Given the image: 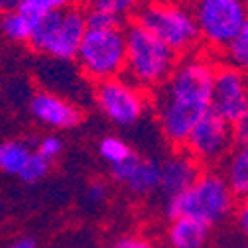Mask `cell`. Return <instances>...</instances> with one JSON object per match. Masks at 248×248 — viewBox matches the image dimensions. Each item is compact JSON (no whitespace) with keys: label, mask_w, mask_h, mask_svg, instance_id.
Returning <instances> with one entry per match:
<instances>
[{"label":"cell","mask_w":248,"mask_h":248,"mask_svg":"<svg viewBox=\"0 0 248 248\" xmlns=\"http://www.w3.org/2000/svg\"><path fill=\"white\" fill-rule=\"evenodd\" d=\"M217 65L201 55L179 61L170 81L158 89L156 110L164 138L183 148L197 122L213 110V83Z\"/></svg>","instance_id":"obj_1"},{"label":"cell","mask_w":248,"mask_h":248,"mask_svg":"<svg viewBox=\"0 0 248 248\" xmlns=\"http://www.w3.org/2000/svg\"><path fill=\"white\" fill-rule=\"evenodd\" d=\"M179 65L175 53L158 36L142 24L134 22L126 28V79L144 91L162 89Z\"/></svg>","instance_id":"obj_2"},{"label":"cell","mask_w":248,"mask_h":248,"mask_svg":"<svg viewBox=\"0 0 248 248\" xmlns=\"http://www.w3.org/2000/svg\"><path fill=\"white\" fill-rule=\"evenodd\" d=\"M238 199L231 191L229 183L221 171L207 170L187 191L175 197H168L166 215L173 221L177 217H193L211 227L225 223L229 217H234Z\"/></svg>","instance_id":"obj_3"},{"label":"cell","mask_w":248,"mask_h":248,"mask_svg":"<svg viewBox=\"0 0 248 248\" xmlns=\"http://www.w3.org/2000/svg\"><path fill=\"white\" fill-rule=\"evenodd\" d=\"M136 22L168 44L175 53H189L201 40L191 8L177 0H152L140 6Z\"/></svg>","instance_id":"obj_4"},{"label":"cell","mask_w":248,"mask_h":248,"mask_svg":"<svg viewBox=\"0 0 248 248\" xmlns=\"http://www.w3.org/2000/svg\"><path fill=\"white\" fill-rule=\"evenodd\" d=\"M75 61L83 75L97 83L120 77L126 69V30L89 28Z\"/></svg>","instance_id":"obj_5"},{"label":"cell","mask_w":248,"mask_h":248,"mask_svg":"<svg viewBox=\"0 0 248 248\" xmlns=\"http://www.w3.org/2000/svg\"><path fill=\"white\" fill-rule=\"evenodd\" d=\"M87 30V10H83L79 4H71L65 10L46 16L38 24L30 46L51 59L73 61Z\"/></svg>","instance_id":"obj_6"},{"label":"cell","mask_w":248,"mask_h":248,"mask_svg":"<svg viewBox=\"0 0 248 248\" xmlns=\"http://www.w3.org/2000/svg\"><path fill=\"white\" fill-rule=\"evenodd\" d=\"M189 8L201 42L217 51H223L248 24L246 0H191Z\"/></svg>","instance_id":"obj_7"},{"label":"cell","mask_w":248,"mask_h":248,"mask_svg":"<svg viewBox=\"0 0 248 248\" xmlns=\"http://www.w3.org/2000/svg\"><path fill=\"white\" fill-rule=\"evenodd\" d=\"M142 91L144 89L134 85L130 79L114 77L101 81L95 89L97 107L116 126H134L148 108V99Z\"/></svg>","instance_id":"obj_8"},{"label":"cell","mask_w":248,"mask_h":248,"mask_svg":"<svg viewBox=\"0 0 248 248\" xmlns=\"http://www.w3.org/2000/svg\"><path fill=\"white\" fill-rule=\"evenodd\" d=\"M201 166L223 164L234 148L232 124L217 112L203 116L183 146Z\"/></svg>","instance_id":"obj_9"},{"label":"cell","mask_w":248,"mask_h":248,"mask_svg":"<svg viewBox=\"0 0 248 248\" xmlns=\"http://www.w3.org/2000/svg\"><path fill=\"white\" fill-rule=\"evenodd\" d=\"M213 112L236 124L248 112V77L246 73L223 63L217 65L213 83Z\"/></svg>","instance_id":"obj_10"},{"label":"cell","mask_w":248,"mask_h":248,"mask_svg":"<svg viewBox=\"0 0 248 248\" xmlns=\"http://www.w3.org/2000/svg\"><path fill=\"white\" fill-rule=\"evenodd\" d=\"M30 112L42 124L57 130L73 128L81 122V110L67 99L49 91H42L30 101Z\"/></svg>","instance_id":"obj_11"},{"label":"cell","mask_w":248,"mask_h":248,"mask_svg":"<svg viewBox=\"0 0 248 248\" xmlns=\"http://www.w3.org/2000/svg\"><path fill=\"white\" fill-rule=\"evenodd\" d=\"M201 173V164L185 148L183 152H173L162 162V191L166 197H175L187 191Z\"/></svg>","instance_id":"obj_12"},{"label":"cell","mask_w":248,"mask_h":248,"mask_svg":"<svg viewBox=\"0 0 248 248\" xmlns=\"http://www.w3.org/2000/svg\"><path fill=\"white\" fill-rule=\"evenodd\" d=\"M211 225L193 217H177L170 221L168 244L170 248H205L211 238Z\"/></svg>","instance_id":"obj_13"},{"label":"cell","mask_w":248,"mask_h":248,"mask_svg":"<svg viewBox=\"0 0 248 248\" xmlns=\"http://www.w3.org/2000/svg\"><path fill=\"white\" fill-rule=\"evenodd\" d=\"M124 185L138 197H146L162 189V162L154 158H140Z\"/></svg>","instance_id":"obj_14"},{"label":"cell","mask_w":248,"mask_h":248,"mask_svg":"<svg viewBox=\"0 0 248 248\" xmlns=\"http://www.w3.org/2000/svg\"><path fill=\"white\" fill-rule=\"evenodd\" d=\"M221 173L238 201L248 199V148L234 146L223 162Z\"/></svg>","instance_id":"obj_15"},{"label":"cell","mask_w":248,"mask_h":248,"mask_svg":"<svg viewBox=\"0 0 248 248\" xmlns=\"http://www.w3.org/2000/svg\"><path fill=\"white\" fill-rule=\"evenodd\" d=\"M38 24L40 22L36 18H32L20 8L0 18V30H2V34L14 42H28L30 44Z\"/></svg>","instance_id":"obj_16"},{"label":"cell","mask_w":248,"mask_h":248,"mask_svg":"<svg viewBox=\"0 0 248 248\" xmlns=\"http://www.w3.org/2000/svg\"><path fill=\"white\" fill-rule=\"evenodd\" d=\"M30 156H32V150L24 142L18 140L2 142L0 144V171L8 175H20Z\"/></svg>","instance_id":"obj_17"},{"label":"cell","mask_w":248,"mask_h":248,"mask_svg":"<svg viewBox=\"0 0 248 248\" xmlns=\"http://www.w3.org/2000/svg\"><path fill=\"white\" fill-rule=\"evenodd\" d=\"M223 55L227 65L248 73V26L223 49Z\"/></svg>","instance_id":"obj_18"},{"label":"cell","mask_w":248,"mask_h":248,"mask_svg":"<svg viewBox=\"0 0 248 248\" xmlns=\"http://www.w3.org/2000/svg\"><path fill=\"white\" fill-rule=\"evenodd\" d=\"M99 154L103 156V160L108 162L110 166H118L124 160H128L132 154H134V150L126 142H124V140H120L116 136H107L99 144Z\"/></svg>","instance_id":"obj_19"},{"label":"cell","mask_w":248,"mask_h":248,"mask_svg":"<svg viewBox=\"0 0 248 248\" xmlns=\"http://www.w3.org/2000/svg\"><path fill=\"white\" fill-rule=\"evenodd\" d=\"M71 4H75V0H24L20 10H24L26 14L42 22L46 16L55 14L59 10H65Z\"/></svg>","instance_id":"obj_20"},{"label":"cell","mask_w":248,"mask_h":248,"mask_svg":"<svg viewBox=\"0 0 248 248\" xmlns=\"http://www.w3.org/2000/svg\"><path fill=\"white\" fill-rule=\"evenodd\" d=\"M91 6L99 10H107L118 16L120 20H124L140 10V0H93Z\"/></svg>","instance_id":"obj_21"},{"label":"cell","mask_w":248,"mask_h":248,"mask_svg":"<svg viewBox=\"0 0 248 248\" xmlns=\"http://www.w3.org/2000/svg\"><path fill=\"white\" fill-rule=\"evenodd\" d=\"M49 164L51 162L46 160L42 154L32 152V156H30V160L26 162V166H24V170H22V173L18 177L22 181H26V183H36V181H40V179H44L47 175Z\"/></svg>","instance_id":"obj_22"},{"label":"cell","mask_w":248,"mask_h":248,"mask_svg":"<svg viewBox=\"0 0 248 248\" xmlns=\"http://www.w3.org/2000/svg\"><path fill=\"white\" fill-rule=\"evenodd\" d=\"M122 22L118 16L107 12V10H99V8H89L87 10V24L89 28H122Z\"/></svg>","instance_id":"obj_23"},{"label":"cell","mask_w":248,"mask_h":248,"mask_svg":"<svg viewBox=\"0 0 248 248\" xmlns=\"http://www.w3.org/2000/svg\"><path fill=\"white\" fill-rule=\"evenodd\" d=\"M38 154H42V156L46 158V160H55L61 152H63V142H61V138L59 136H55V134H49V136H44L42 140H40V144H38V150H36Z\"/></svg>","instance_id":"obj_24"},{"label":"cell","mask_w":248,"mask_h":248,"mask_svg":"<svg viewBox=\"0 0 248 248\" xmlns=\"http://www.w3.org/2000/svg\"><path fill=\"white\" fill-rule=\"evenodd\" d=\"M138 160H140V156L134 152L128 160H124V162H122V164H118V166H112V177H114L118 183H126V179H128V177H130V173L134 171V168H136Z\"/></svg>","instance_id":"obj_25"},{"label":"cell","mask_w":248,"mask_h":248,"mask_svg":"<svg viewBox=\"0 0 248 248\" xmlns=\"http://www.w3.org/2000/svg\"><path fill=\"white\" fill-rule=\"evenodd\" d=\"M110 248H154V244L138 234H128V236H122L116 242H112Z\"/></svg>","instance_id":"obj_26"},{"label":"cell","mask_w":248,"mask_h":248,"mask_svg":"<svg viewBox=\"0 0 248 248\" xmlns=\"http://www.w3.org/2000/svg\"><path fill=\"white\" fill-rule=\"evenodd\" d=\"M234 223H236L238 232L248 240V199L238 201L236 211H234Z\"/></svg>","instance_id":"obj_27"},{"label":"cell","mask_w":248,"mask_h":248,"mask_svg":"<svg viewBox=\"0 0 248 248\" xmlns=\"http://www.w3.org/2000/svg\"><path fill=\"white\" fill-rule=\"evenodd\" d=\"M232 132H234V146L248 148V112L236 124H232Z\"/></svg>","instance_id":"obj_28"},{"label":"cell","mask_w":248,"mask_h":248,"mask_svg":"<svg viewBox=\"0 0 248 248\" xmlns=\"http://www.w3.org/2000/svg\"><path fill=\"white\" fill-rule=\"evenodd\" d=\"M87 199L93 201V203H103L107 199V185L101 183V181L91 183L89 189H87Z\"/></svg>","instance_id":"obj_29"},{"label":"cell","mask_w":248,"mask_h":248,"mask_svg":"<svg viewBox=\"0 0 248 248\" xmlns=\"http://www.w3.org/2000/svg\"><path fill=\"white\" fill-rule=\"evenodd\" d=\"M24 0H0V14H10L22 6Z\"/></svg>","instance_id":"obj_30"},{"label":"cell","mask_w":248,"mask_h":248,"mask_svg":"<svg viewBox=\"0 0 248 248\" xmlns=\"http://www.w3.org/2000/svg\"><path fill=\"white\" fill-rule=\"evenodd\" d=\"M8 248H38V242L30 236H22V238H16L12 244H8Z\"/></svg>","instance_id":"obj_31"},{"label":"cell","mask_w":248,"mask_h":248,"mask_svg":"<svg viewBox=\"0 0 248 248\" xmlns=\"http://www.w3.org/2000/svg\"><path fill=\"white\" fill-rule=\"evenodd\" d=\"M246 2H248V0H246Z\"/></svg>","instance_id":"obj_32"},{"label":"cell","mask_w":248,"mask_h":248,"mask_svg":"<svg viewBox=\"0 0 248 248\" xmlns=\"http://www.w3.org/2000/svg\"><path fill=\"white\" fill-rule=\"evenodd\" d=\"M238 248H240V246H238Z\"/></svg>","instance_id":"obj_33"},{"label":"cell","mask_w":248,"mask_h":248,"mask_svg":"<svg viewBox=\"0 0 248 248\" xmlns=\"http://www.w3.org/2000/svg\"><path fill=\"white\" fill-rule=\"evenodd\" d=\"M246 26H248V24H246Z\"/></svg>","instance_id":"obj_34"}]
</instances>
